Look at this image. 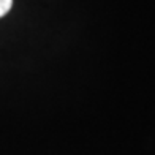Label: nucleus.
Segmentation results:
<instances>
[{"label":"nucleus","mask_w":155,"mask_h":155,"mask_svg":"<svg viewBox=\"0 0 155 155\" xmlns=\"http://www.w3.org/2000/svg\"><path fill=\"white\" fill-rule=\"evenodd\" d=\"M11 5H13V0H0V18L5 16L11 10Z\"/></svg>","instance_id":"f257e3e1"}]
</instances>
